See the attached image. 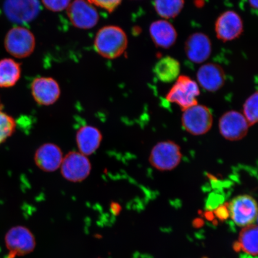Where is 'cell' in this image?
<instances>
[{
	"label": "cell",
	"instance_id": "5bb4252c",
	"mask_svg": "<svg viewBox=\"0 0 258 258\" xmlns=\"http://www.w3.org/2000/svg\"><path fill=\"white\" fill-rule=\"evenodd\" d=\"M63 157L59 146L53 143H46L41 145L35 151L34 160L38 168L45 172H53L60 169Z\"/></svg>",
	"mask_w": 258,
	"mask_h": 258
},
{
	"label": "cell",
	"instance_id": "52a82bcc",
	"mask_svg": "<svg viewBox=\"0 0 258 258\" xmlns=\"http://www.w3.org/2000/svg\"><path fill=\"white\" fill-rule=\"evenodd\" d=\"M229 215L239 227L254 224L257 218V203L252 197L241 195L234 198L228 206Z\"/></svg>",
	"mask_w": 258,
	"mask_h": 258
},
{
	"label": "cell",
	"instance_id": "e0dca14e",
	"mask_svg": "<svg viewBox=\"0 0 258 258\" xmlns=\"http://www.w3.org/2000/svg\"><path fill=\"white\" fill-rule=\"evenodd\" d=\"M102 141L101 131L92 125H83L77 132L76 144L79 152L87 157L98 150Z\"/></svg>",
	"mask_w": 258,
	"mask_h": 258
},
{
	"label": "cell",
	"instance_id": "ffe728a7",
	"mask_svg": "<svg viewBox=\"0 0 258 258\" xmlns=\"http://www.w3.org/2000/svg\"><path fill=\"white\" fill-rule=\"evenodd\" d=\"M257 226L252 224L244 227L240 232L238 243L235 244V250H242L247 256H257Z\"/></svg>",
	"mask_w": 258,
	"mask_h": 258
},
{
	"label": "cell",
	"instance_id": "44dd1931",
	"mask_svg": "<svg viewBox=\"0 0 258 258\" xmlns=\"http://www.w3.org/2000/svg\"><path fill=\"white\" fill-rule=\"evenodd\" d=\"M21 75L20 64L12 59L0 60V88H9L14 86Z\"/></svg>",
	"mask_w": 258,
	"mask_h": 258
},
{
	"label": "cell",
	"instance_id": "4316f807",
	"mask_svg": "<svg viewBox=\"0 0 258 258\" xmlns=\"http://www.w3.org/2000/svg\"><path fill=\"white\" fill-rule=\"evenodd\" d=\"M249 5L250 7L254 11H256L257 9V0H249Z\"/></svg>",
	"mask_w": 258,
	"mask_h": 258
},
{
	"label": "cell",
	"instance_id": "cb8c5ba5",
	"mask_svg": "<svg viewBox=\"0 0 258 258\" xmlns=\"http://www.w3.org/2000/svg\"><path fill=\"white\" fill-rule=\"evenodd\" d=\"M257 92H254L247 98L243 105V115L249 127L257 122Z\"/></svg>",
	"mask_w": 258,
	"mask_h": 258
},
{
	"label": "cell",
	"instance_id": "6da1fadb",
	"mask_svg": "<svg viewBox=\"0 0 258 258\" xmlns=\"http://www.w3.org/2000/svg\"><path fill=\"white\" fill-rule=\"evenodd\" d=\"M126 34L117 26H106L97 32L94 46L97 53L106 59H113L120 56L126 49Z\"/></svg>",
	"mask_w": 258,
	"mask_h": 258
},
{
	"label": "cell",
	"instance_id": "277c9868",
	"mask_svg": "<svg viewBox=\"0 0 258 258\" xmlns=\"http://www.w3.org/2000/svg\"><path fill=\"white\" fill-rule=\"evenodd\" d=\"M6 50L12 56L25 58L33 53L35 38L33 34L23 27H15L10 30L5 40Z\"/></svg>",
	"mask_w": 258,
	"mask_h": 258
},
{
	"label": "cell",
	"instance_id": "5b68a950",
	"mask_svg": "<svg viewBox=\"0 0 258 258\" xmlns=\"http://www.w3.org/2000/svg\"><path fill=\"white\" fill-rule=\"evenodd\" d=\"M182 124L189 134L202 135L211 130L213 116L207 106L197 104L183 111Z\"/></svg>",
	"mask_w": 258,
	"mask_h": 258
},
{
	"label": "cell",
	"instance_id": "7402d4cb",
	"mask_svg": "<svg viewBox=\"0 0 258 258\" xmlns=\"http://www.w3.org/2000/svg\"><path fill=\"white\" fill-rule=\"evenodd\" d=\"M184 4V0H154V7L161 18L169 19L179 15Z\"/></svg>",
	"mask_w": 258,
	"mask_h": 258
},
{
	"label": "cell",
	"instance_id": "d4e9b609",
	"mask_svg": "<svg viewBox=\"0 0 258 258\" xmlns=\"http://www.w3.org/2000/svg\"><path fill=\"white\" fill-rule=\"evenodd\" d=\"M72 0H42L44 6L53 12H60L69 7Z\"/></svg>",
	"mask_w": 258,
	"mask_h": 258
},
{
	"label": "cell",
	"instance_id": "d6986e66",
	"mask_svg": "<svg viewBox=\"0 0 258 258\" xmlns=\"http://www.w3.org/2000/svg\"><path fill=\"white\" fill-rule=\"evenodd\" d=\"M153 72L160 82L172 83L179 76L180 63L178 60L172 57H163L155 64Z\"/></svg>",
	"mask_w": 258,
	"mask_h": 258
},
{
	"label": "cell",
	"instance_id": "9c48e42d",
	"mask_svg": "<svg viewBox=\"0 0 258 258\" xmlns=\"http://www.w3.org/2000/svg\"><path fill=\"white\" fill-rule=\"evenodd\" d=\"M5 243L9 251L7 258L25 255L32 252L35 247L33 235L23 226L12 228L6 235Z\"/></svg>",
	"mask_w": 258,
	"mask_h": 258
},
{
	"label": "cell",
	"instance_id": "83f0119b",
	"mask_svg": "<svg viewBox=\"0 0 258 258\" xmlns=\"http://www.w3.org/2000/svg\"><path fill=\"white\" fill-rule=\"evenodd\" d=\"M111 209L112 211H115V213L118 212L119 210H120V206L117 204V203H112V204L111 205Z\"/></svg>",
	"mask_w": 258,
	"mask_h": 258
},
{
	"label": "cell",
	"instance_id": "8fae6325",
	"mask_svg": "<svg viewBox=\"0 0 258 258\" xmlns=\"http://www.w3.org/2000/svg\"><path fill=\"white\" fill-rule=\"evenodd\" d=\"M249 125L240 112L230 111L225 112L219 121V131L226 140L236 141L246 136Z\"/></svg>",
	"mask_w": 258,
	"mask_h": 258
},
{
	"label": "cell",
	"instance_id": "4fadbf2b",
	"mask_svg": "<svg viewBox=\"0 0 258 258\" xmlns=\"http://www.w3.org/2000/svg\"><path fill=\"white\" fill-rule=\"evenodd\" d=\"M31 89L34 101L40 105H53L60 96L59 84L51 77L35 79L31 84Z\"/></svg>",
	"mask_w": 258,
	"mask_h": 258
},
{
	"label": "cell",
	"instance_id": "484cf974",
	"mask_svg": "<svg viewBox=\"0 0 258 258\" xmlns=\"http://www.w3.org/2000/svg\"><path fill=\"white\" fill-rule=\"evenodd\" d=\"M87 1L92 5H96L111 13L117 8L122 0H87Z\"/></svg>",
	"mask_w": 258,
	"mask_h": 258
},
{
	"label": "cell",
	"instance_id": "9a60e30c",
	"mask_svg": "<svg viewBox=\"0 0 258 258\" xmlns=\"http://www.w3.org/2000/svg\"><path fill=\"white\" fill-rule=\"evenodd\" d=\"M187 57L196 63L205 62L212 53V43L207 35L197 32L188 38L185 45Z\"/></svg>",
	"mask_w": 258,
	"mask_h": 258
},
{
	"label": "cell",
	"instance_id": "8992f818",
	"mask_svg": "<svg viewBox=\"0 0 258 258\" xmlns=\"http://www.w3.org/2000/svg\"><path fill=\"white\" fill-rule=\"evenodd\" d=\"M60 169L68 181L80 182L90 175L92 165L88 157L79 151H72L63 157Z\"/></svg>",
	"mask_w": 258,
	"mask_h": 258
},
{
	"label": "cell",
	"instance_id": "3957f363",
	"mask_svg": "<svg viewBox=\"0 0 258 258\" xmlns=\"http://www.w3.org/2000/svg\"><path fill=\"white\" fill-rule=\"evenodd\" d=\"M182 155L178 145L171 141L160 142L153 147L149 157V162L155 169L170 171L179 165Z\"/></svg>",
	"mask_w": 258,
	"mask_h": 258
},
{
	"label": "cell",
	"instance_id": "ba28073f",
	"mask_svg": "<svg viewBox=\"0 0 258 258\" xmlns=\"http://www.w3.org/2000/svg\"><path fill=\"white\" fill-rule=\"evenodd\" d=\"M39 0H5L3 11L9 20L14 23H28L39 14Z\"/></svg>",
	"mask_w": 258,
	"mask_h": 258
},
{
	"label": "cell",
	"instance_id": "30bf717a",
	"mask_svg": "<svg viewBox=\"0 0 258 258\" xmlns=\"http://www.w3.org/2000/svg\"><path fill=\"white\" fill-rule=\"evenodd\" d=\"M67 9L70 21L76 28L88 30L98 24V12L94 6L86 0H74Z\"/></svg>",
	"mask_w": 258,
	"mask_h": 258
},
{
	"label": "cell",
	"instance_id": "2e32d148",
	"mask_svg": "<svg viewBox=\"0 0 258 258\" xmlns=\"http://www.w3.org/2000/svg\"><path fill=\"white\" fill-rule=\"evenodd\" d=\"M197 79L203 89L208 92H217L224 86L225 74L222 67L214 63L203 64L197 73Z\"/></svg>",
	"mask_w": 258,
	"mask_h": 258
},
{
	"label": "cell",
	"instance_id": "603a6c76",
	"mask_svg": "<svg viewBox=\"0 0 258 258\" xmlns=\"http://www.w3.org/2000/svg\"><path fill=\"white\" fill-rule=\"evenodd\" d=\"M16 127L15 119L3 111V106L0 105V145L4 143L14 134Z\"/></svg>",
	"mask_w": 258,
	"mask_h": 258
},
{
	"label": "cell",
	"instance_id": "ac0fdd59",
	"mask_svg": "<svg viewBox=\"0 0 258 258\" xmlns=\"http://www.w3.org/2000/svg\"><path fill=\"white\" fill-rule=\"evenodd\" d=\"M149 30L150 36L157 47L169 48L176 43L177 37L176 29L165 19L153 22Z\"/></svg>",
	"mask_w": 258,
	"mask_h": 258
},
{
	"label": "cell",
	"instance_id": "7c38bea8",
	"mask_svg": "<svg viewBox=\"0 0 258 258\" xmlns=\"http://www.w3.org/2000/svg\"><path fill=\"white\" fill-rule=\"evenodd\" d=\"M243 31V22L240 16L233 11L222 14L215 22L216 35L219 40L227 42L236 39Z\"/></svg>",
	"mask_w": 258,
	"mask_h": 258
},
{
	"label": "cell",
	"instance_id": "7a4b0ae2",
	"mask_svg": "<svg viewBox=\"0 0 258 258\" xmlns=\"http://www.w3.org/2000/svg\"><path fill=\"white\" fill-rule=\"evenodd\" d=\"M201 94L198 83L186 76H179L166 95V99L175 103L182 111L198 104V97Z\"/></svg>",
	"mask_w": 258,
	"mask_h": 258
}]
</instances>
